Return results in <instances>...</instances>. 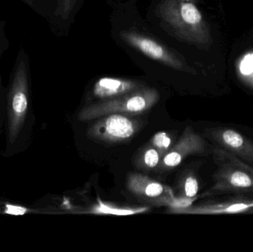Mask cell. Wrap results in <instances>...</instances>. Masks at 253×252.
I'll use <instances>...</instances> for the list:
<instances>
[{"instance_id":"cell-10","label":"cell","mask_w":253,"mask_h":252,"mask_svg":"<svg viewBox=\"0 0 253 252\" xmlns=\"http://www.w3.org/2000/svg\"><path fill=\"white\" fill-rule=\"evenodd\" d=\"M184 190H185L186 195L189 198L196 196L199 191V183L197 180L193 177H189L186 180Z\"/></svg>"},{"instance_id":"cell-7","label":"cell","mask_w":253,"mask_h":252,"mask_svg":"<svg viewBox=\"0 0 253 252\" xmlns=\"http://www.w3.org/2000/svg\"><path fill=\"white\" fill-rule=\"evenodd\" d=\"M106 130L114 137L126 139L132 136L133 127L132 123L122 115H112L107 119Z\"/></svg>"},{"instance_id":"cell-6","label":"cell","mask_w":253,"mask_h":252,"mask_svg":"<svg viewBox=\"0 0 253 252\" xmlns=\"http://www.w3.org/2000/svg\"><path fill=\"white\" fill-rule=\"evenodd\" d=\"M139 84L129 80L114 78H102L95 86V93L99 96L122 94L136 88Z\"/></svg>"},{"instance_id":"cell-3","label":"cell","mask_w":253,"mask_h":252,"mask_svg":"<svg viewBox=\"0 0 253 252\" xmlns=\"http://www.w3.org/2000/svg\"><path fill=\"white\" fill-rule=\"evenodd\" d=\"M28 72L25 61L16 65L8 93L7 137L10 144L19 136L28 109Z\"/></svg>"},{"instance_id":"cell-4","label":"cell","mask_w":253,"mask_h":252,"mask_svg":"<svg viewBox=\"0 0 253 252\" xmlns=\"http://www.w3.org/2000/svg\"><path fill=\"white\" fill-rule=\"evenodd\" d=\"M121 37L128 44L153 60L157 61L172 69L196 73L193 68H190L172 50L148 36L135 31H128L122 32Z\"/></svg>"},{"instance_id":"cell-15","label":"cell","mask_w":253,"mask_h":252,"mask_svg":"<svg viewBox=\"0 0 253 252\" xmlns=\"http://www.w3.org/2000/svg\"><path fill=\"white\" fill-rule=\"evenodd\" d=\"M249 213H251V214H253V209L251 210V211L249 212Z\"/></svg>"},{"instance_id":"cell-14","label":"cell","mask_w":253,"mask_h":252,"mask_svg":"<svg viewBox=\"0 0 253 252\" xmlns=\"http://www.w3.org/2000/svg\"><path fill=\"white\" fill-rule=\"evenodd\" d=\"M162 192H163V187L159 183H151L147 186V189H146V194L150 197L158 196V195H161Z\"/></svg>"},{"instance_id":"cell-2","label":"cell","mask_w":253,"mask_h":252,"mask_svg":"<svg viewBox=\"0 0 253 252\" xmlns=\"http://www.w3.org/2000/svg\"><path fill=\"white\" fill-rule=\"evenodd\" d=\"M214 161L216 172L214 183L209 195L237 194L253 192V167L226 151L215 148Z\"/></svg>"},{"instance_id":"cell-9","label":"cell","mask_w":253,"mask_h":252,"mask_svg":"<svg viewBox=\"0 0 253 252\" xmlns=\"http://www.w3.org/2000/svg\"><path fill=\"white\" fill-rule=\"evenodd\" d=\"M74 6V0H59L56 14L60 16L62 19H67L69 16Z\"/></svg>"},{"instance_id":"cell-1","label":"cell","mask_w":253,"mask_h":252,"mask_svg":"<svg viewBox=\"0 0 253 252\" xmlns=\"http://www.w3.org/2000/svg\"><path fill=\"white\" fill-rule=\"evenodd\" d=\"M197 2L198 0H161L157 14L178 39L208 50L213 38Z\"/></svg>"},{"instance_id":"cell-13","label":"cell","mask_w":253,"mask_h":252,"mask_svg":"<svg viewBox=\"0 0 253 252\" xmlns=\"http://www.w3.org/2000/svg\"><path fill=\"white\" fill-rule=\"evenodd\" d=\"M181 156L178 152H172L167 155L165 158V163L167 165L175 167L181 163Z\"/></svg>"},{"instance_id":"cell-5","label":"cell","mask_w":253,"mask_h":252,"mask_svg":"<svg viewBox=\"0 0 253 252\" xmlns=\"http://www.w3.org/2000/svg\"><path fill=\"white\" fill-rule=\"evenodd\" d=\"M209 135L217 147L245 162L253 164V142L245 135L229 127L213 129Z\"/></svg>"},{"instance_id":"cell-12","label":"cell","mask_w":253,"mask_h":252,"mask_svg":"<svg viewBox=\"0 0 253 252\" xmlns=\"http://www.w3.org/2000/svg\"><path fill=\"white\" fill-rule=\"evenodd\" d=\"M170 144V139L165 133H159L154 138V144L159 147H168Z\"/></svg>"},{"instance_id":"cell-8","label":"cell","mask_w":253,"mask_h":252,"mask_svg":"<svg viewBox=\"0 0 253 252\" xmlns=\"http://www.w3.org/2000/svg\"><path fill=\"white\" fill-rule=\"evenodd\" d=\"M238 75L245 84L253 88V50L247 52L239 59Z\"/></svg>"},{"instance_id":"cell-11","label":"cell","mask_w":253,"mask_h":252,"mask_svg":"<svg viewBox=\"0 0 253 252\" xmlns=\"http://www.w3.org/2000/svg\"><path fill=\"white\" fill-rule=\"evenodd\" d=\"M159 158L157 152L154 149H150L146 152L144 161H145L146 164L148 167H154L157 165L158 162H159Z\"/></svg>"}]
</instances>
